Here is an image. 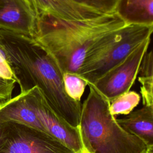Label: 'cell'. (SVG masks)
Segmentation results:
<instances>
[{"label":"cell","instance_id":"cell-1","mask_svg":"<svg viewBox=\"0 0 153 153\" xmlns=\"http://www.w3.org/2000/svg\"><path fill=\"white\" fill-rule=\"evenodd\" d=\"M0 53L20 93L36 87L54 112L74 127L79 123L81 103L65 92L63 73L47 50L33 38L0 29Z\"/></svg>","mask_w":153,"mask_h":153},{"label":"cell","instance_id":"cell-2","mask_svg":"<svg viewBox=\"0 0 153 153\" xmlns=\"http://www.w3.org/2000/svg\"><path fill=\"white\" fill-rule=\"evenodd\" d=\"M127 25L117 13L84 20L42 16L37 19L33 38L51 55L63 74L78 75L85 56L94 45Z\"/></svg>","mask_w":153,"mask_h":153},{"label":"cell","instance_id":"cell-3","mask_svg":"<svg viewBox=\"0 0 153 153\" xmlns=\"http://www.w3.org/2000/svg\"><path fill=\"white\" fill-rule=\"evenodd\" d=\"M81 105L78 125L85 153H153V148L123 129L109 111L110 102L91 84Z\"/></svg>","mask_w":153,"mask_h":153},{"label":"cell","instance_id":"cell-4","mask_svg":"<svg viewBox=\"0 0 153 153\" xmlns=\"http://www.w3.org/2000/svg\"><path fill=\"white\" fill-rule=\"evenodd\" d=\"M152 31L153 25L130 24L109 33L89 51L78 75L87 84H94L142 42L151 39Z\"/></svg>","mask_w":153,"mask_h":153},{"label":"cell","instance_id":"cell-5","mask_svg":"<svg viewBox=\"0 0 153 153\" xmlns=\"http://www.w3.org/2000/svg\"><path fill=\"white\" fill-rule=\"evenodd\" d=\"M0 153H75L51 135L25 124L1 122Z\"/></svg>","mask_w":153,"mask_h":153},{"label":"cell","instance_id":"cell-6","mask_svg":"<svg viewBox=\"0 0 153 153\" xmlns=\"http://www.w3.org/2000/svg\"><path fill=\"white\" fill-rule=\"evenodd\" d=\"M150 42L151 39H149L142 42L124 60L91 84L110 103L130 91L137 76L141 61L148 51Z\"/></svg>","mask_w":153,"mask_h":153},{"label":"cell","instance_id":"cell-7","mask_svg":"<svg viewBox=\"0 0 153 153\" xmlns=\"http://www.w3.org/2000/svg\"><path fill=\"white\" fill-rule=\"evenodd\" d=\"M36 115L47 132L75 153H85L78 127H74L57 115L50 107L39 89L35 87Z\"/></svg>","mask_w":153,"mask_h":153},{"label":"cell","instance_id":"cell-8","mask_svg":"<svg viewBox=\"0 0 153 153\" xmlns=\"http://www.w3.org/2000/svg\"><path fill=\"white\" fill-rule=\"evenodd\" d=\"M37 20L25 0H0V29L34 38Z\"/></svg>","mask_w":153,"mask_h":153},{"label":"cell","instance_id":"cell-9","mask_svg":"<svg viewBox=\"0 0 153 153\" xmlns=\"http://www.w3.org/2000/svg\"><path fill=\"white\" fill-rule=\"evenodd\" d=\"M36 20L42 16H49L66 20H84L103 14L72 0H25Z\"/></svg>","mask_w":153,"mask_h":153},{"label":"cell","instance_id":"cell-10","mask_svg":"<svg viewBox=\"0 0 153 153\" xmlns=\"http://www.w3.org/2000/svg\"><path fill=\"white\" fill-rule=\"evenodd\" d=\"M34 98L33 87L0 105V122L14 121L49 134L36 115Z\"/></svg>","mask_w":153,"mask_h":153},{"label":"cell","instance_id":"cell-11","mask_svg":"<svg viewBox=\"0 0 153 153\" xmlns=\"http://www.w3.org/2000/svg\"><path fill=\"white\" fill-rule=\"evenodd\" d=\"M117 121L126 131L139 137L149 148H153V105H143Z\"/></svg>","mask_w":153,"mask_h":153},{"label":"cell","instance_id":"cell-12","mask_svg":"<svg viewBox=\"0 0 153 153\" xmlns=\"http://www.w3.org/2000/svg\"><path fill=\"white\" fill-rule=\"evenodd\" d=\"M116 13L127 25H153V0H120Z\"/></svg>","mask_w":153,"mask_h":153},{"label":"cell","instance_id":"cell-13","mask_svg":"<svg viewBox=\"0 0 153 153\" xmlns=\"http://www.w3.org/2000/svg\"><path fill=\"white\" fill-rule=\"evenodd\" d=\"M153 55L152 51H146L141 61L138 80L141 84L140 93L143 105H153Z\"/></svg>","mask_w":153,"mask_h":153},{"label":"cell","instance_id":"cell-14","mask_svg":"<svg viewBox=\"0 0 153 153\" xmlns=\"http://www.w3.org/2000/svg\"><path fill=\"white\" fill-rule=\"evenodd\" d=\"M140 100V96L134 91H128L117 97L109 105L111 114L128 115L136 107Z\"/></svg>","mask_w":153,"mask_h":153},{"label":"cell","instance_id":"cell-15","mask_svg":"<svg viewBox=\"0 0 153 153\" xmlns=\"http://www.w3.org/2000/svg\"><path fill=\"white\" fill-rule=\"evenodd\" d=\"M63 85L66 93L72 99L81 102L87 82L79 76L69 74H63Z\"/></svg>","mask_w":153,"mask_h":153},{"label":"cell","instance_id":"cell-16","mask_svg":"<svg viewBox=\"0 0 153 153\" xmlns=\"http://www.w3.org/2000/svg\"><path fill=\"white\" fill-rule=\"evenodd\" d=\"M74 2L91 8L103 15L116 13L120 0H72Z\"/></svg>","mask_w":153,"mask_h":153},{"label":"cell","instance_id":"cell-17","mask_svg":"<svg viewBox=\"0 0 153 153\" xmlns=\"http://www.w3.org/2000/svg\"><path fill=\"white\" fill-rule=\"evenodd\" d=\"M16 82L14 79L5 78L0 75V105L12 98L11 95Z\"/></svg>","mask_w":153,"mask_h":153},{"label":"cell","instance_id":"cell-18","mask_svg":"<svg viewBox=\"0 0 153 153\" xmlns=\"http://www.w3.org/2000/svg\"><path fill=\"white\" fill-rule=\"evenodd\" d=\"M0 75L8 79H12L15 80L14 76L7 63L6 61L0 53ZM16 81V80H15Z\"/></svg>","mask_w":153,"mask_h":153},{"label":"cell","instance_id":"cell-19","mask_svg":"<svg viewBox=\"0 0 153 153\" xmlns=\"http://www.w3.org/2000/svg\"><path fill=\"white\" fill-rule=\"evenodd\" d=\"M1 122H0V135H1Z\"/></svg>","mask_w":153,"mask_h":153}]
</instances>
